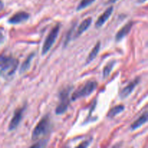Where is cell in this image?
Wrapping results in <instances>:
<instances>
[{
    "mask_svg": "<svg viewBox=\"0 0 148 148\" xmlns=\"http://www.w3.org/2000/svg\"><path fill=\"white\" fill-rule=\"evenodd\" d=\"M19 62L11 56H0V76L3 78L10 77L14 75L18 67Z\"/></svg>",
    "mask_w": 148,
    "mask_h": 148,
    "instance_id": "cell-1",
    "label": "cell"
},
{
    "mask_svg": "<svg viewBox=\"0 0 148 148\" xmlns=\"http://www.w3.org/2000/svg\"><path fill=\"white\" fill-rule=\"evenodd\" d=\"M51 121L49 116L46 115L40 119L32 133V140H36L46 135L50 131Z\"/></svg>",
    "mask_w": 148,
    "mask_h": 148,
    "instance_id": "cell-2",
    "label": "cell"
},
{
    "mask_svg": "<svg viewBox=\"0 0 148 148\" xmlns=\"http://www.w3.org/2000/svg\"><path fill=\"white\" fill-rule=\"evenodd\" d=\"M97 82L93 80H90L85 82V85L81 86L77 90L73 92L72 95L71 100L73 101H77L78 99H80L82 98L89 96L90 95L94 92L97 88Z\"/></svg>",
    "mask_w": 148,
    "mask_h": 148,
    "instance_id": "cell-3",
    "label": "cell"
},
{
    "mask_svg": "<svg viewBox=\"0 0 148 148\" xmlns=\"http://www.w3.org/2000/svg\"><path fill=\"white\" fill-rule=\"evenodd\" d=\"M72 88L67 87L62 90L59 93V103L56 107L55 112L57 115L63 114L68 109L69 105V93Z\"/></svg>",
    "mask_w": 148,
    "mask_h": 148,
    "instance_id": "cell-4",
    "label": "cell"
},
{
    "mask_svg": "<svg viewBox=\"0 0 148 148\" xmlns=\"http://www.w3.org/2000/svg\"><path fill=\"white\" fill-rule=\"evenodd\" d=\"M59 30H60L59 25H56L51 29L50 33H49V35L46 37L44 43H43V47H42V55L46 54L50 51V49H51L53 43L56 41L58 36H59Z\"/></svg>",
    "mask_w": 148,
    "mask_h": 148,
    "instance_id": "cell-5",
    "label": "cell"
},
{
    "mask_svg": "<svg viewBox=\"0 0 148 148\" xmlns=\"http://www.w3.org/2000/svg\"><path fill=\"white\" fill-rule=\"evenodd\" d=\"M25 109V107H22V108H18V109H17L14 111V116L12 118L11 121H10V124H9L8 130L10 131H13V130H14L18 127L20 121H21L22 118H23Z\"/></svg>",
    "mask_w": 148,
    "mask_h": 148,
    "instance_id": "cell-6",
    "label": "cell"
},
{
    "mask_svg": "<svg viewBox=\"0 0 148 148\" xmlns=\"http://www.w3.org/2000/svg\"><path fill=\"white\" fill-rule=\"evenodd\" d=\"M30 18V14L24 11H20L13 14L8 20V23L10 24L17 25L27 21Z\"/></svg>",
    "mask_w": 148,
    "mask_h": 148,
    "instance_id": "cell-7",
    "label": "cell"
},
{
    "mask_svg": "<svg viewBox=\"0 0 148 148\" xmlns=\"http://www.w3.org/2000/svg\"><path fill=\"white\" fill-rule=\"evenodd\" d=\"M140 81V77L135 78L134 80L132 81L130 83H129L125 88H123L119 93L120 98H121V99H124V98H127V97H128L129 95L133 92L134 88L137 86V85L139 84Z\"/></svg>",
    "mask_w": 148,
    "mask_h": 148,
    "instance_id": "cell-8",
    "label": "cell"
},
{
    "mask_svg": "<svg viewBox=\"0 0 148 148\" xmlns=\"http://www.w3.org/2000/svg\"><path fill=\"white\" fill-rule=\"evenodd\" d=\"M113 11H114V7H113V6H111V7H108V9H106V11L98 18V20H97L96 23H95V27H102V26L106 23L107 20L110 18Z\"/></svg>",
    "mask_w": 148,
    "mask_h": 148,
    "instance_id": "cell-9",
    "label": "cell"
},
{
    "mask_svg": "<svg viewBox=\"0 0 148 148\" xmlns=\"http://www.w3.org/2000/svg\"><path fill=\"white\" fill-rule=\"evenodd\" d=\"M134 25V22L130 21L127 23V24L124 25L118 32H117L116 35V41H119V40H122L125 36H127L132 30Z\"/></svg>",
    "mask_w": 148,
    "mask_h": 148,
    "instance_id": "cell-10",
    "label": "cell"
},
{
    "mask_svg": "<svg viewBox=\"0 0 148 148\" xmlns=\"http://www.w3.org/2000/svg\"><path fill=\"white\" fill-rule=\"evenodd\" d=\"M92 21V19L91 17H88V18L84 20L82 23H80L79 26L77 27V30L76 33H75V37H78V36H81L82 33L85 31H86L88 29V27H90V25H91Z\"/></svg>",
    "mask_w": 148,
    "mask_h": 148,
    "instance_id": "cell-11",
    "label": "cell"
},
{
    "mask_svg": "<svg viewBox=\"0 0 148 148\" xmlns=\"http://www.w3.org/2000/svg\"><path fill=\"white\" fill-rule=\"evenodd\" d=\"M147 112H145L144 114H142L134 123L131 124V130L132 131L134 130H137L139 129L140 127H141L142 126L144 125L145 123H147Z\"/></svg>",
    "mask_w": 148,
    "mask_h": 148,
    "instance_id": "cell-12",
    "label": "cell"
},
{
    "mask_svg": "<svg viewBox=\"0 0 148 148\" xmlns=\"http://www.w3.org/2000/svg\"><path fill=\"white\" fill-rule=\"evenodd\" d=\"M100 49H101V42L98 41L95 45V46L92 49V51L90 52L89 54H88V56L86 60V64L90 63L92 60H94L97 57V56H98V53L100 51Z\"/></svg>",
    "mask_w": 148,
    "mask_h": 148,
    "instance_id": "cell-13",
    "label": "cell"
},
{
    "mask_svg": "<svg viewBox=\"0 0 148 148\" xmlns=\"http://www.w3.org/2000/svg\"><path fill=\"white\" fill-rule=\"evenodd\" d=\"M35 56V53H31L27 58L25 59V60L23 62L21 65V67H20V74H23L27 71L29 69L30 66V64H31L32 59H33Z\"/></svg>",
    "mask_w": 148,
    "mask_h": 148,
    "instance_id": "cell-14",
    "label": "cell"
},
{
    "mask_svg": "<svg viewBox=\"0 0 148 148\" xmlns=\"http://www.w3.org/2000/svg\"><path fill=\"white\" fill-rule=\"evenodd\" d=\"M124 110V106L123 105H118L116 106L113 107L109 111H108L107 116L110 119H112L114 117L116 116L118 114H121L123 111Z\"/></svg>",
    "mask_w": 148,
    "mask_h": 148,
    "instance_id": "cell-15",
    "label": "cell"
},
{
    "mask_svg": "<svg viewBox=\"0 0 148 148\" xmlns=\"http://www.w3.org/2000/svg\"><path fill=\"white\" fill-rule=\"evenodd\" d=\"M115 64V61H111V62H109L108 63H107L106 64V66H104L103 68V75L104 79H106V78L108 77L109 76L110 73H111V71H112Z\"/></svg>",
    "mask_w": 148,
    "mask_h": 148,
    "instance_id": "cell-16",
    "label": "cell"
},
{
    "mask_svg": "<svg viewBox=\"0 0 148 148\" xmlns=\"http://www.w3.org/2000/svg\"><path fill=\"white\" fill-rule=\"evenodd\" d=\"M95 0H81L78 6L77 7V11H80L89 7L92 4Z\"/></svg>",
    "mask_w": 148,
    "mask_h": 148,
    "instance_id": "cell-17",
    "label": "cell"
},
{
    "mask_svg": "<svg viewBox=\"0 0 148 148\" xmlns=\"http://www.w3.org/2000/svg\"><path fill=\"white\" fill-rule=\"evenodd\" d=\"M46 140H40L39 143H36L35 145H33L31 146L32 147H46Z\"/></svg>",
    "mask_w": 148,
    "mask_h": 148,
    "instance_id": "cell-18",
    "label": "cell"
},
{
    "mask_svg": "<svg viewBox=\"0 0 148 148\" xmlns=\"http://www.w3.org/2000/svg\"><path fill=\"white\" fill-rule=\"evenodd\" d=\"M84 143H82V144L79 145H78V147H88L90 144V140H88V141H85V142H84Z\"/></svg>",
    "mask_w": 148,
    "mask_h": 148,
    "instance_id": "cell-19",
    "label": "cell"
},
{
    "mask_svg": "<svg viewBox=\"0 0 148 148\" xmlns=\"http://www.w3.org/2000/svg\"><path fill=\"white\" fill-rule=\"evenodd\" d=\"M4 34L2 33V32L0 30V44L3 43V42H4Z\"/></svg>",
    "mask_w": 148,
    "mask_h": 148,
    "instance_id": "cell-20",
    "label": "cell"
},
{
    "mask_svg": "<svg viewBox=\"0 0 148 148\" xmlns=\"http://www.w3.org/2000/svg\"><path fill=\"white\" fill-rule=\"evenodd\" d=\"M117 1H118V0H108V4H114V3L116 2Z\"/></svg>",
    "mask_w": 148,
    "mask_h": 148,
    "instance_id": "cell-21",
    "label": "cell"
},
{
    "mask_svg": "<svg viewBox=\"0 0 148 148\" xmlns=\"http://www.w3.org/2000/svg\"><path fill=\"white\" fill-rule=\"evenodd\" d=\"M3 8H4V3L1 1H0V11H1Z\"/></svg>",
    "mask_w": 148,
    "mask_h": 148,
    "instance_id": "cell-22",
    "label": "cell"
},
{
    "mask_svg": "<svg viewBox=\"0 0 148 148\" xmlns=\"http://www.w3.org/2000/svg\"><path fill=\"white\" fill-rule=\"evenodd\" d=\"M147 0H138V2L139 3H143V2H145Z\"/></svg>",
    "mask_w": 148,
    "mask_h": 148,
    "instance_id": "cell-23",
    "label": "cell"
}]
</instances>
